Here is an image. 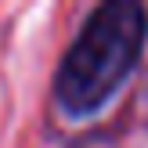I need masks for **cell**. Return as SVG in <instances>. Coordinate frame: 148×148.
Instances as JSON below:
<instances>
[{
  "instance_id": "6da1fadb",
  "label": "cell",
  "mask_w": 148,
  "mask_h": 148,
  "mask_svg": "<svg viewBox=\"0 0 148 148\" xmlns=\"http://www.w3.org/2000/svg\"><path fill=\"white\" fill-rule=\"evenodd\" d=\"M145 33H148L145 7L130 0L98 7L62 58V69L54 79L58 105L69 116L98 112L134 69L145 47Z\"/></svg>"
}]
</instances>
